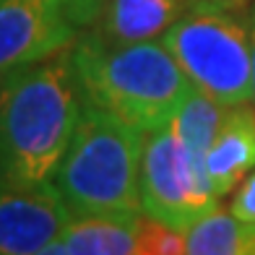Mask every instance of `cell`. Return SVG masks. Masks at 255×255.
I'll return each instance as SVG.
<instances>
[{
  "label": "cell",
  "instance_id": "cell-8",
  "mask_svg": "<svg viewBox=\"0 0 255 255\" xmlns=\"http://www.w3.org/2000/svg\"><path fill=\"white\" fill-rule=\"evenodd\" d=\"M195 0H104L94 34L104 44L159 39L182 18Z\"/></svg>",
  "mask_w": 255,
  "mask_h": 255
},
{
  "label": "cell",
  "instance_id": "cell-4",
  "mask_svg": "<svg viewBox=\"0 0 255 255\" xmlns=\"http://www.w3.org/2000/svg\"><path fill=\"white\" fill-rule=\"evenodd\" d=\"M161 42L198 91L227 107L253 99L250 34L235 8L195 0Z\"/></svg>",
  "mask_w": 255,
  "mask_h": 255
},
{
  "label": "cell",
  "instance_id": "cell-14",
  "mask_svg": "<svg viewBox=\"0 0 255 255\" xmlns=\"http://www.w3.org/2000/svg\"><path fill=\"white\" fill-rule=\"evenodd\" d=\"M229 211L237 219H242V222L255 224V172H250V175L237 185V193H235V198H232Z\"/></svg>",
  "mask_w": 255,
  "mask_h": 255
},
{
  "label": "cell",
  "instance_id": "cell-9",
  "mask_svg": "<svg viewBox=\"0 0 255 255\" xmlns=\"http://www.w3.org/2000/svg\"><path fill=\"white\" fill-rule=\"evenodd\" d=\"M250 169H255V107L245 102L229 107L222 130L206 151V172L222 198Z\"/></svg>",
  "mask_w": 255,
  "mask_h": 255
},
{
  "label": "cell",
  "instance_id": "cell-10",
  "mask_svg": "<svg viewBox=\"0 0 255 255\" xmlns=\"http://www.w3.org/2000/svg\"><path fill=\"white\" fill-rule=\"evenodd\" d=\"M141 214L73 216L63 229V242L73 255H133Z\"/></svg>",
  "mask_w": 255,
  "mask_h": 255
},
{
  "label": "cell",
  "instance_id": "cell-12",
  "mask_svg": "<svg viewBox=\"0 0 255 255\" xmlns=\"http://www.w3.org/2000/svg\"><path fill=\"white\" fill-rule=\"evenodd\" d=\"M227 112H229L227 104L193 89L180 104V110L175 112L172 125H175L177 135L182 138V143L188 146V151L206 161V151L211 148L214 138L222 130Z\"/></svg>",
  "mask_w": 255,
  "mask_h": 255
},
{
  "label": "cell",
  "instance_id": "cell-11",
  "mask_svg": "<svg viewBox=\"0 0 255 255\" xmlns=\"http://www.w3.org/2000/svg\"><path fill=\"white\" fill-rule=\"evenodd\" d=\"M185 255H255V224L216 206L188 229Z\"/></svg>",
  "mask_w": 255,
  "mask_h": 255
},
{
  "label": "cell",
  "instance_id": "cell-3",
  "mask_svg": "<svg viewBox=\"0 0 255 255\" xmlns=\"http://www.w3.org/2000/svg\"><path fill=\"white\" fill-rule=\"evenodd\" d=\"M146 133L115 112L84 99V112L52 185L73 216L141 211V161Z\"/></svg>",
  "mask_w": 255,
  "mask_h": 255
},
{
  "label": "cell",
  "instance_id": "cell-13",
  "mask_svg": "<svg viewBox=\"0 0 255 255\" xmlns=\"http://www.w3.org/2000/svg\"><path fill=\"white\" fill-rule=\"evenodd\" d=\"M188 245V232L161 224L151 216H141V229H138V242L133 255H185Z\"/></svg>",
  "mask_w": 255,
  "mask_h": 255
},
{
  "label": "cell",
  "instance_id": "cell-15",
  "mask_svg": "<svg viewBox=\"0 0 255 255\" xmlns=\"http://www.w3.org/2000/svg\"><path fill=\"white\" fill-rule=\"evenodd\" d=\"M242 18H245L248 34H250V52H253V102H255V5H245V8H242Z\"/></svg>",
  "mask_w": 255,
  "mask_h": 255
},
{
  "label": "cell",
  "instance_id": "cell-2",
  "mask_svg": "<svg viewBox=\"0 0 255 255\" xmlns=\"http://www.w3.org/2000/svg\"><path fill=\"white\" fill-rule=\"evenodd\" d=\"M71 57L81 97L115 112L146 135L172 123L185 97L195 89L161 39L104 44L89 31L71 47Z\"/></svg>",
  "mask_w": 255,
  "mask_h": 255
},
{
  "label": "cell",
  "instance_id": "cell-18",
  "mask_svg": "<svg viewBox=\"0 0 255 255\" xmlns=\"http://www.w3.org/2000/svg\"><path fill=\"white\" fill-rule=\"evenodd\" d=\"M206 3H216V5H224V8H235V10H242L248 5V0H206Z\"/></svg>",
  "mask_w": 255,
  "mask_h": 255
},
{
  "label": "cell",
  "instance_id": "cell-6",
  "mask_svg": "<svg viewBox=\"0 0 255 255\" xmlns=\"http://www.w3.org/2000/svg\"><path fill=\"white\" fill-rule=\"evenodd\" d=\"M104 0H0V71L71 50L97 24Z\"/></svg>",
  "mask_w": 255,
  "mask_h": 255
},
{
  "label": "cell",
  "instance_id": "cell-16",
  "mask_svg": "<svg viewBox=\"0 0 255 255\" xmlns=\"http://www.w3.org/2000/svg\"><path fill=\"white\" fill-rule=\"evenodd\" d=\"M18 73H21V68H13V71H0V112H3L8 91H10V86H13V81H16Z\"/></svg>",
  "mask_w": 255,
  "mask_h": 255
},
{
  "label": "cell",
  "instance_id": "cell-7",
  "mask_svg": "<svg viewBox=\"0 0 255 255\" xmlns=\"http://www.w3.org/2000/svg\"><path fill=\"white\" fill-rule=\"evenodd\" d=\"M71 219V208L52 182L0 180V255H37L63 237Z\"/></svg>",
  "mask_w": 255,
  "mask_h": 255
},
{
  "label": "cell",
  "instance_id": "cell-5",
  "mask_svg": "<svg viewBox=\"0 0 255 255\" xmlns=\"http://www.w3.org/2000/svg\"><path fill=\"white\" fill-rule=\"evenodd\" d=\"M138 195L143 216L185 232L214 211L219 201L206 161L188 151L172 123L146 135Z\"/></svg>",
  "mask_w": 255,
  "mask_h": 255
},
{
  "label": "cell",
  "instance_id": "cell-1",
  "mask_svg": "<svg viewBox=\"0 0 255 255\" xmlns=\"http://www.w3.org/2000/svg\"><path fill=\"white\" fill-rule=\"evenodd\" d=\"M84 112L71 50L21 68L0 112V180L52 182Z\"/></svg>",
  "mask_w": 255,
  "mask_h": 255
},
{
  "label": "cell",
  "instance_id": "cell-17",
  "mask_svg": "<svg viewBox=\"0 0 255 255\" xmlns=\"http://www.w3.org/2000/svg\"><path fill=\"white\" fill-rule=\"evenodd\" d=\"M37 255H73L71 250H68V245L63 240H55V242H50L47 248H42Z\"/></svg>",
  "mask_w": 255,
  "mask_h": 255
}]
</instances>
